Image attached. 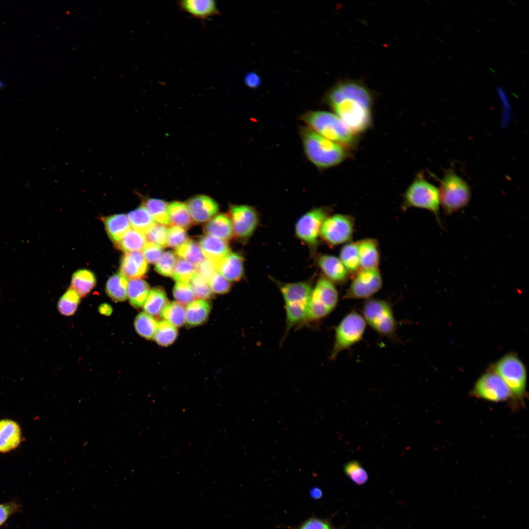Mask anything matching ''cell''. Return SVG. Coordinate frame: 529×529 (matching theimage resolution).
Instances as JSON below:
<instances>
[{"label": "cell", "mask_w": 529, "mask_h": 529, "mask_svg": "<svg viewBox=\"0 0 529 529\" xmlns=\"http://www.w3.org/2000/svg\"><path fill=\"white\" fill-rule=\"evenodd\" d=\"M112 311L113 309L111 306L107 303L102 304L98 307V312L104 315L109 316L111 315Z\"/></svg>", "instance_id": "obj_55"}, {"label": "cell", "mask_w": 529, "mask_h": 529, "mask_svg": "<svg viewBox=\"0 0 529 529\" xmlns=\"http://www.w3.org/2000/svg\"><path fill=\"white\" fill-rule=\"evenodd\" d=\"M338 298V292L334 284L326 278H321L312 290L310 302L329 315L337 307Z\"/></svg>", "instance_id": "obj_14"}, {"label": "cell", "mask_w": 529, "mask_h": 529, "mask_svg": "<svg viewBox=\"0 0 529 529\" xmlns=\"http://www.w3.org/2000/svg\"><path fill=\"white\" fill-rule=\"evenodd\" d=\"M127 217L133 229L144 234L148 233L156 224L143 206L131 211L128 214Z\"/></svg>", "instance_id": "obj_31"}, {"label": "cell", "mask_w": 529, "mask_h": 529, "mask_svg": "<svg viewBox=\"0 0 529 529\" xmlns=\"http://www.w3.org/2000/svg\"><path fill=\"white\" fill-rule=\"evenodd\" d=\"M327 101L355 134L365 131L371 125L373 96L363 83L353 80L338 82L327 94Z\"/></svg>", "instance_id": "obj_1"}, {"label": "cell", "mask_w": 529, "mask_h": 529, "mask_svg": "<svg viewBox=\"0 0 529 529\" xmlns=\"http://www.w3.org/2000/svg\"><path fill=\"white\" fill-rule=\"evenodd\" d=\"M470 395L479 399L498 403L511 400V392L504 381L494 372L483 374L476 381Z\"/></svg>", "instance_id": "obj_9"}, {"label": "cell", "mask_w": 529, "mask_h": 529, "mask_svg": "<svg viewBox=\"0 0 529 529\" xmlns=\"http://www.w3.org/2000/svg\"><path fill=\"white\" fill-rule=\"evenodd\" d=\"M170 225L188 229L194 223L185 204L174 201L168 204Z\"/></svg>", "instance_id": "obj_30"}, {"label": "cell", "mask_w": 529, "mask_h": 529, "mask_svg": "<svg viewBox=\"0 0 529 529\" xmlns=\"http://www.w3.org/2000/svg\"><path fill=\"white\" fill-rule=\"evenodd\" d=\"M186 205L191 217L197 223L209 220L218 212L217 204L209 196L198 195L189 199Z\"/></svg>", "instance_id": "obj_15"}, {"label": "cell", "mask_w": 529, "mask_h": 529, "mask_svg": "<svg viewBox=\"0 0 529 529\" xmlns=\"http://www.w3.org/2000/svg\"><path fill=\"white\" fill-rule=\"evenodd\" d=\"M318 264L328 280L338 285L348 280L349 273L340 259L334 256L322 255L318 259Z\"/></svg>", "instance_id": "obj_19"}, {"label": "cell", "mask_w": 529, "mask_h": 529, "mask_svg": "<svg viewBox=\"0 0 529 529\" xmlns=\"http://www.w3.org/2000/svg\"><path fill=\"white\" fill-rule=\"evenodd\" d=\"M147 263L140 251L125 252L120 264V272L127 279H140L148 270Z\"/></svg>", "instance_id": "obj_18"}, {"label": "cell", "mask_w": 529, "mask_h": 529, "mask_svg": "<svg viewBox=\"0 0 529 529\" xmlns=\"http://www.w3.org/2000/svg\"><path fill=\"white\" fill-rule=\"evenodd\" d=\"M308 127L321 136L344 146L356 141V134L336 114L327 111H309L302 116Z\"/></svg>", "instance_id": "obj_3"}, {"label": "cell", "mask_w": 529, "mask_h": 529, "mask_svg": "<svg viewBox=\"0 0 529 529\" xmlns=\"http://www.w3.org/2000/svg\"><path fill=\"white\" fill-rule=\"evenodd\" d=\"M157 325L158 322L153 316L144 312L138 314L134 320V327L137 333L147 339L154 337Z\"/></svg>", "instance_id": "obj_38"}, {"label": "cell", "mask_w": 529, "mask_h": 529, "mask_svg": "<svg viewBox=\"0 0 529 529\" xmlns=\"http://www.w3.org/2000/svg\"><path fill=\"white\" fill-rule=\"evenodd\" d=\"M345 473L355 483L358 485L364 484L368 480V474L356 460H352L347 463L344 467Z\"/></svg>", "instance_id": "obj_45"}, {"label": "cell", "mask_w": 529, "mask_h": 529, "mask_svg": "<svg viewBox=\"0 0 529 529\" xmlns=\"http://www.w3.org/2000/svg\"><path fill=\"white\" fill-rule=\"evenodd\" d=\"M199 245L203 256L215 264L230 252L226 241L208 235L200 238Z\"/></svg>", "instance_id": "obj_21"}, {"label": "cell", "mask_w": 529, "mask_h": 529, "mask_svg": "<svg viewBox=\"0 0 529 529\" xmlns=\"http://www.w3.org/2000/svg\"><path fill=\"white\" fill-rule=\"evenodd\" d=\"M168 303L164 290L161 287H155L150 291L143 306L144 310L145 313L152 316H161L162 311Z\"/></svg>", "instance_id": "obj_32"}, {"label": "cell", "mask_w": 529, "mask_h": 529, "mask_svg": "<svg viewBox=\"0 0 529 529\" xmlns=\"http://www.w3.org/2000/svg\"><path fill=\"white\" fill-rule=\"evenodd\" d=\"M322 491L320 489L318 488H313L311 491V495L313 498L318 499L320 498L322 496Z\"/></svg>", "instance_id": "obj_56"}, {"label": "cell", "mask_w": 529, "mask_h": 529, "mask_svg": "<svg viewBox=\"0 0 529 529\" xmlns=\"http://www.w3.org/2000/svg\"><path fill=\"white\" fill-rule=\"evenodd\" d=\"M173 294L177 302L183 305L189 304L196 297L190 285L183 282L175 284L173 289Z\"/></svg>", "instance_id": "obj_46"}, {"label": "cell", "mask_w": 529, "mask_h": 529, "mask_svg": "<svg viewBox=\"0 0 529 529\" xmlns=\"http://www.w3.org/2000/svg\"><path fill=\"white\" fill-rule=\"evenodd\" d=\"M230 213L234 234L241 240L250 237L258 224V214L256 210L247 205H232Z\"/></svg>", "instance_id": "obj_13"}, {"label": "cell", "mask_w": 529, "mask_h": 529, "mask_svg": "<svg viewBox=\"0 0 529 529\" xmlns=\"http://www.w3.org/2000/svg\"><path fill=\"white\" fill-rule=\"evenodd\" d=\"M366 325L362 314L356 310L347 313L335 328L330 360H335L341 352L360 342L363 338Z\"/></svg>", "instance_id": "obj_7"}, {"label": "cell", "mask_w": 529, "mask_h": 529, "mask_svg": "<svg viewBox=\"0 0 529 529\" xmlns=\"http://www.w3.org/2000/svg\"><path fill=\"white\" fill-rule=\"evenodd\" d=\"M440 204L446 215H451L466 207L471 192L467 183L452 170H447L440 182Z\"/></svg>", "instance_id": "obj_6"}, {"label": "cell", "mask_w": 529, "mask_h": 529, "mask_svg": "<svg viewBox=\"0 0 529 529\" xmlns=\"http://www.w3.org/2000/svg\"><path fill=\"white\" fill-rule=\"evenodd\" d=\"M18 505L14 503L0 504V526L7 520L11 514L15 512L18 510Z\"/></svg>", "instance_id": "obj_53"}, {"label": "cell", "mask_w": 529, "mask_h": 529, "mask_svg": "<svg viewBox=\"0 0 529 529\" xmlns=\"http://www.w3.org/2000/svg\"><path fill=\"white\" fill-rule=\"evenodd\" d=\"M212 291L217 294H225L230 289L229 282L216 272L208 282Z\"/></svg>", "instance_id": "obj_49"}, {"label": "cell", "mask_w": 529, "mask_h": 529, "mask_svg": "<svg viewBox=\"0 0 529 529\" xmlns=\"http://www.w3.org/2000/svg\"><path fill=\"white\" fill-rule=\"evenodd\" d=\"M103 221L109 238L115 244L130 229L127 216L125 214H116L105 217Z\"/></svg>", "instance_id": "obj_25"}, {"label": "cell", "mask_w": 529, "mask_h": 529, "mask_svg": "<svg viewBox=\"0 0 529 529\" xmlns=\"http://www.w3.org/2000/svg\"><path fill=\"white\" fill-rule=\"evenodd\" d=\"M300 134L307 158L319 168L334 167L348 156L345 146L321 136L308 126L301 128Z\"/></svg>", "instance_id": "obj_2"}, {"label": "cell", "mask_w": 529, "mask_h": 529, "mask_svg": "<svg viewBox=\"0 0 529 529\" xmlns=\"http://www.w3.org/2000/svg\"><path fill=\"white\" fill-rule=\"evenodd\" d=\"M79 301V295L74 290L70 288L58 301L59 312L66 316L72 315L77 308Z\"/></svg>", "instance_id": "obj_41"}, {"label": "cell", "mask_w": 529, "mask_h": 529, "mask_svg": "<svg viewBox=\"0 0 529 529\" xmlns=\"http://www.w3.org/2000/svg\"><path fill=\"white\" fill-rule=\"evenodd\" d=\"M185 310L187 324L191 326H197L207 320L210 312L211 304L206 300H196L188 304Z\"/></svg>", "instance_id": "obj_26"}, {"label": "cell", "mask_w": 529, "mask_h": 529, "mask_svg": "<svg viewBox=\"0 0 529 529\" xmlns=\"http://www.w3.org/2000/svg\"><path fill=\"white\" fill-rule=\"evenodd\" d=\"M339 259L350 275H354L361 268L356 242L344 245L340 250Z\"/></svg>", "instance_id": "obj_34"}, {"label": "cell", "mask_w": 529, "mask_h": 529, "mask_svg": "<svg viewBox=\"0 0 529 529\" xmlns=\"http://www.w3.org/2000/svg\"><path fill=\"white\" fill-rule=\"evenodd\" d=\"M154 220L163 225H170L168 208V203L161 199L147 198L144 200L143 204Z\"/></svg>", "instance_id": "obj_35"}, {"label": "cell", "mask_w": 529, "mask_h": 529, "mask_svg": "<svg viewBox=\"0 0 529 529\" xmlns=\"http://www.w3.org/2000/svg\"><path fill=\"white\" fill-rule=\"evenodd\" d=\"M361 268L362 269H378L380 262V253L378 243L376 240L367 238L356 242Z\"/></svg>", "instance_id": "obj_22"}, {"label": "cell", "mask_w": 529, "mask_h": 529, "mask_svg": "<svg viewBox=\"0 0 529 529\" xmlns=\"http://www.w3.org/2000/svg\"><path fill=\"white\" fill-rule=\"evenodd\" d=\"M161 316L175 327L181 326L186 322L185 308L178 302H168L163 309Z\"/></svg>", "instance_id": "obj_39"}, {"label": "cell", "mask_w": 529, "mask_h": 529, "mask_svg": "<svg viewBox=\"0 0 529 529\" xmlns=\"http://www.w3.org/2000/svg\"><path fill=\"white\" fill-rule=\"evenodd\" d=\"M203 230L208 235L225 241L232 238L234 235L231 218L224 214H219L214 217L205 225Z\"/></svg>", "instance_id": "obj_24"}, {"label": "cell", "mask_w": 529, "mask_h": 529, "mask_svg": "<svg viewBox=\"0 0 529 529\" xmlns=\"http://www.w3.org/2000/svg\"><path fill=\"white\" fill-rule=\"evenodd\" d=\"M308 303H292L285 304L286 328L283 336L284 339L285 338L289 331L294 326L305 324Z\"/></svg>", "instance_id": "obj_27"}, {"label": "cell", "mask_w": 529, "mask_h": 529, "mask_svg": "<svg viewBox=\"0 0 529 529\" xmlns=\"http://www.w3.org/2000/svg\"><path fill=\"white\" fill-rule=\"evenodd\" d=\"M196 272L208 283L212 277L217 272L216 264L204 259L195 266Z\"/></svg>", "instance_id": "obj_50"}, {"label": "cell", "mask_w": 529, "mask_h": 529, "mask_svg": "<svg viewBox=\"0 0 529 529\" xmlns=\"http://www.w3.org/2000/svg\"><path fill=\"white\" fill-rule=\"evenodd\" d=\"M327 217L328 212L324 208H316L307 212L296 223V236L310 247H315L318 243L321 226Z\"/></svg>", "instance_id": "obj_12"}, {"label": "cell", "mask_w": 529, "mask_h": 529, "mask_svg": "<svg viewBox=\"0 0 529 529\" xmlns=\"http://www.w3.org/2000/svg\"><path fill=\"white\" fill-rule=\"evenodd\" d=\"M128 279L121 272L112 275L107 281L106 292L115 302H122L127 298Z\"/></svg>", "instance_id": "obj_29"}, {"label": "cell", "mask_w": 529, "mask_h": 529, "mask_svg": "<svg viewBox=\"0 0 529 529\" xmlns=\"http://www.w3.org/2000/svg\"><path fill=\"white\" fill-rule=\"evenodd\" d=\"M176 262L175 254L170 251H166L156 262V270L165 276H172Z\"/></svg>", "instance_id": "obj_44"}, {"label": "cell", "mask_w": 529, "mask_h": 529, "mask_svg": "<svg viewBox=\"0 0 529 529\" xmlns=\"http://www.w3.org/2000/svg\"><path fill=\"white\" fill-rule=\"evenodd\" d=\"M177 5L181 11L201 20L220 14L214 0H182L178 1Z\"/></svg>", "instance_id": "obj_17"}, {"label": "cell", "mask_w": 529, "mask_h": 529, "mask_svg": "<svg viewBox=\"0 0 529 529\" xmlns=\"http://www.w3.org/2000/svg\"><path fill=\"white\" fill-rule=\"evenodd\" d=\"M175 253L181 259L195 266L205 259L200 246L192 240H188L175 248Z\"/></svg>", "instance_id": "obj_37"}, {"label": "cell", "mask_w": 529, "mask_h": 529, "mask_svg": "<svg viewBox=\"0 0 529 529\" xmlns=\"http://www.w3.org/2000/svg\"><path fill=\"white\" fill-rule=\"evenodd\" d=\"M22 440L21 429L17 422L10 419L0 420V453L16 449Z\"/></svg>", "instance_id": "obj_16"}, {"label": "cell", "mask_w": 529, "mask_h": 529, "mask_svg": "<svg viewBox=\"0 0 529 529\" xmlns=\"http://www.w3.org/2000/svg\"><path fill=\"white\" fill-rule=\"evenodd\" d=\"M298 529H333L326 521L318 518H310L301 525Z\"/></svg>", "instance_id": "obj_52"}, {"label": "cell", "mask_w": 529, "mask_h": 529, "mask_svg": "<svg viewBox=\"0 0 529 529\" xmlns=\"http://www.w3.org/2000/svg\"><path fill=\"white\" fill-rule=\"evenodd\" d=\"M177 336V330L173 325L164 320L158 322L154 338L156 342L164 346L172 344Z\"/></svg>", "instance_id": "obj_40"}, {"label": "cell", "mask_w": 529, "mask_h": 529, "mask_svg": "<svg viewBox=\"0 0 529 529\" xmlns=\"http://www.w3.org/2000/svg\"><path fill=\"white\" fill-rule=\"evenodd\" d=\"M188 240V236L184 229L172 226L168 229L167 246L176 248Z\"/></svg>", "instance_id": "obj_48"}, {"label": "cell", "mask_w": 529, "mask_h": 529, "mask_svg": "<svg viewBox=\"0 0 529 529\" xmlns=\"http://www.w3.org/2000/svg\"><path fill=\"white\" fill-rule=\"evenodd\" d=\"M189 283L196 297L207 300L213 297V292L208 283L196 272L193 275Z\"/></svg>", "instance_id": "obj_43"}, {"label": "cell", "mask_w": 529, "mask_h": 529, "mask_svg": "<svg viewBox=\"0 0 529 529\" xmlns=\"http://www.w3.org/2000/svg\"><path fill=\"white\" fill-rule=\"evenodd\" d=\"M492 369L508 387L513 405H524L527 393V374L522 361L514 354L509 353L496 361Z\"/></svg>", "instance_id": "obj_5"}, {"label": "cell", "mask_w": 529, "mask_h": 529, "mask_svg": "<svg viewBox=\"0 0 529 529\" xmlns=\"http://www.w3.org/2000/svg\"><path fill=\"white\" fill-rule=\"evenodd\" d=\"M216 266L217 271L228 281H239L243 275V259L237 253L230 252Z\"/></svg>", "instance_id": "obj_20"}, {"label": "cell", "mask_w": 529, "mask_h": 529, "mask_svg": "<svg viewBox=\"0 0 529 529\" xmlns=\"http://www.w3.org/2000/svg\"><path fill=\"white\" fill-rule=\"evenodd\" d=\"M168 228L165 225L157 223L146 234V239L160 247L167 246Z\"/></svg>", "instance_id": "obj_47"}, {"label": "cell", "mask_w": 529, "mask_h": 529, "mask_svg": "<svg viewBox=\"0 0 529 529\" xmlns=\"http://www.w3.org/2000/svg\"><path fill=\"white\" fill-rule=\"evenodd\" d=\"M195 266L182 259L177 261L173 273V279L177 282L189 283L194 273Z\"/></svg>", "instance_id": "obj_42"}, {"label": "cell", "mask_w": 529, "mask_h": 529, "mask_svg": "<svg viewBox=\"0 0 529 529\" xmlns=\"http://www.w3.org/2000/svg\"><path fill=\"white\" fill-rule=\"evenodd\" d=\"M143 254L147 263H156L162 255V249L158 245L147 242L143 248Z\"/></svg>", "instance_id": "obj_51"}, {"label": "cell", "mask_w": 529, "mask_h": 529, "mask_svg": "<svg viewBox=\"0 0 529 529\" xmlns=\"http://www.w3.org/2000/svg\"><path fill=\"white\" fill-rule=\"evenodd\" d=\"M361 309L366 324L378 334L393 342H399L397 334L398 322L390 302L370 298L365 300Z\"/></svg>", "instance_id": "obj_4"}, {"label": "cell", "mask_w": 529, "mask_h": 529, "mask_svg": "<svg viewBox=\"0 0 529 529\" xmlns=\"http://www.w3.org/2000/svg\"><path fill=\"white\" fill-rule=\"evenodd\" d=\"M1 84H2V82H1V81L0 80V87L1 86Z\"/></svg>", "instance_id": "obj_57"}, {"label": "cell", "mask_w": 529, "mask_h": 529, "mask_svg": "<svg viewBox=\"0 0 529 529\" xmlns=\"http://www.w3.org/2000/svg\"><path fill=\"white\" fill-rule=\"evenodd\" d=\"M96 282V278L93 272L87 269H81L73 274L71 288L82 297L93 289Z\"/></svg>", "instance_id": "obj_33"}, {"label": "cell", "mask_w": 529, "mask_h": 529, "mask_svg": "<svg viewBox=\"0 0 529 529\" xmlns=\"http://www.w3.org/2000/svg\"><path fill=\"white\" fill-rule=\"evenodd\" d=\"M439 190L419 175L406 190L404 196V208L411 207L427 210L435 216L441 227L440 217Z\"/></svg>", "instance_id": "obj_8"}, {"label": "cell", "mask_w": 529, "mask_h": 529, "mask_svg": "<svg viewBox=\"0 0 529 529\" xmlns=\"http://www.w3.org/2000/svg\"><path fill=\"white\" fill-rule=\"evenodd\" d=\"M383 281L378 269L361 268L353 276L345 299H368L382 288Z\"/></svg>", "instance_id": "obj_10"}, {"label": "cell", "mask_w": 529, "mask_h": 529, "mask_svg": "<svg viewBox=\"0 0 529 529\" xmlns=\"http://www.w3.org/2000/svg\"><path fill=\"white\" fill-rule=\"evenodd\" d=\"M354 227V220L349 216L336 214L327 217L321 228L323 239L330 245L334 246L350 241Z\"/></svg>", "instance_id": "obj_11"}, {"label": "cell", "mask_w": 529, "mask_h": 529, "mask_svg": "<svg viewBox=\"0 0 529 529\" xmlns=\"http://www.w3.org/2000/svg\"><path fill=\"white\" fill-rule=\"evenodd\" d=\"M146 243V237L144 234L134 229H130L116 245L125 252H130L143 249Z\"/></svg>", "instance_id": "obj_36"}, {"label": "cell", "mask_w": 529, "mask_h": 529, "mask_svg": "<svg viewBox=\"0 0 529 529\" xmlns=\"http://www.w3.org/2000/svg\"><path fill=\"white\" fill-rule=\"evenodd\" d=\"M279 286L285 304L309 303L313 290L309 283L301 282L282 284Z\"/></svg>", "instance_id": "obj_23"}, {"label": "cell", "mask_w": 529, "mask_h": 529, "mask_svg": "<svg viewBox=\"0 0 529 529\" xmlns=\"http://www.w3.org/2000/svg\"><path fill=\"white\" fill-rule=\"evenodd\" d=\"M246 85L252 88L258 87L261 84V79L259 75L253 72L247 73L244 78Z\"/></svg>", "instance_id": "obj_54"}, {"label": "cell", "mask_w": 529, "mask_h": 529, "mask_svg": "<svg viewBox=\"0 0 529 529\" xmlns=\"http://www.w3.org/2000/svg\"><path fill=\"white\" fill-rule=\"evenodd\" d=\"M150 292L149 286L141 279H130L127 288V297L135 308H140L145 303Z\"/></svg>", "instance_id": "obj_28"}]
</instances>
